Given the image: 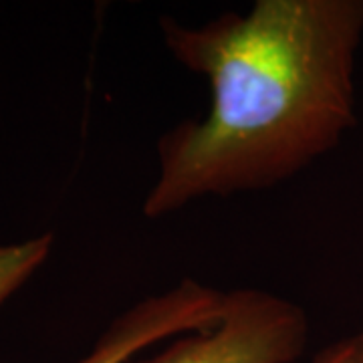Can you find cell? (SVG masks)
<instances>
[{
	"label": "cell",
	"mask_w": 363,
	"mask_h": 363,
	"mask_svg": "<svg viewBox=\"0 0 363 363\" xmlns=\"http://www.w3.org/2000/svg\"><path fill=\"white\" fill-rule=\"evenodd\" d=\"M309 363H363V327L315 353Z\"/></svg>",
	"instance_id": "obj_5"
},
{
	"label": "cell",
	"mask_w": 363,
	"mask_h": 363,
	"mask_svg": "<svg viewBox=\"0 0 363 363\" xmlns=\"http://www.w3.org/2000/svg\"><path fill=\"white\" fill-rule=\"evenodd\" d=\"M309 329V315L295 301L262 289H234L216 323L174 337L138 363H295Z\"/></svg>",
	"instance_id": "obj_2"
},
{
	"label": "cell",
	"mask_w": 363,
	"mask_h": 363,
	"mask_svg": "<svg viewBox=\"0 0 363 363\" xmlns=\"http://www.w3.org/2000/svg\"><path fill=\"white\" fill-rule=\"evenodd\" d=\"M157 28L169 55L206 79L210 105L157 138L156 180L142 204L150 220L210 196L279 186L357 123L363 0H257L200 25L162 14Z\"/></svg>",
	"instance_id": "obj_1"
},
{
	"label": "cell",
	"mask_w": 363,
	"mask_h": 363,
	"mask_svg": "<svg viewBox=\"0 0 363 363\" xmlns=\"http://www.w3.org/2000/svg\"><path fill=\"white\" fill-rule=\"evenodd\" d=\"M55 236L39 234L13 245H0V305L14 295L49 259Z\"/></svg>",
	"instance_id": "obj_4"
},
{
	"label": "cell",
	"mask_w": 363,
	"mask_h": 363,
	"mask_svg": "<svg viewBox=\"0 0 363 363\" xmlns=\"http://www.w3.org/2000/svg\"><path fill=\"white\" fill-rule=\"evenodd\" d=\"M226 293L196 279H182L166 291L140 298L119 313L75 363H130L143 350L206 329L220 319Z\"/></svg>",
	"instance_id": "obj_3"
}]
</instances>
